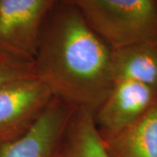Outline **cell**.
Returning <instances> with one entry per match:
<instances>
[{
    "label": "cell",
    "mask_w": 157,
    "mask_h": 157,
    "mask_svg": "<svg viewBox=\"0 0 157 157\" xmlns=\"http://www.w3.org/2000/svg\"><path fill=\"white\" fill-rule=\"evenodd\" d=\"M111 53L78 10L60 0L43 29L34 73L53 97L94 115L114 83Z\"/></svg>",
    "instance_id": "1"
},
{
    "label": "cell",
    "mask_w": 157,
    "mask_h": 157,
    "mask_svg": "<svg viewBox=\"0 0 157 157\" xmlns=\"http://www.w3.org/2000/svg\"><path fill=\"white\" fill-rule=\"evenodd\" d=\"M111 50L157 42V0H62Z\"/></svg>",
    "instance_id": "2"
},
{
    "label": "cell",
    "mask_w": 157,
    "mask_h": 157,
    "mask_svg": "<svg viewBox=\"0 0 157 157\" xmlns=\"http://www.w3.org/2000/svg\"><path fill=\"white\" fill-rule=\"evenodd\" d=\"M60 0H0V49L33 62L45 22Z\"/></svg>",
    "instance_id": "3"
},
{
    "label": "cell",
    "mask_w": 157,
    "mask_h": 157,
    "mask_svg": "<svg viewBox=\"0 0 157 157\" xmlns=\"http://www.w3.org/2000/svg\"><path fill=\"white\" fill-rule=\"evenodd\" d=\"M54 97L46 85L32 74L0 88V141L25 134Z\"/></svg>",
    "instance_id": "4"
},
{
    "label": "cell",
    "mask_w": 157,
    "mask_h": 157,
    "mask_svg": "<svg viewBox=\"0 0 157 157\" xmlns=\"http://www.w3.org/2000/svg\"><path fill=\"white\" fill-rule=\"evenodd\" d=\"M74 110L54 97L25 134L0 141V157H54Z\"/></svg>",
    "instance_id": "5"
},
{
    "label": "cell",
    "mask_w": 157,
    "mask_h": 157,
    "mask_svg": "<svg viewBox=\"0 0 157 157\" xmlns=\"http://www.w3.org/2000/svg\"><path fill=\"white\" fill-rule=\"evenodd\" d=\"M157 103V92L133 80L114 81L107 98L94 114L101 134L127 128L143 117Z\"/></svg>",
    "instance_id": "6"
},
{
    "label": "cell",
    "mask_w": 157,
    "mask_h": 157,
    "mask_svg": "<svg viewBox=\"0 0 157 157\" xmlns=\"http://www.w3.org/2000/svg\"><path fill=\"white\" fill-rule=\"evenodd\" d=\"M100 135L112 157H157V103L128 128Z\"/></svg>",
    "instance_id": "7"
},
{
    "label": "cell",
    "mask_w": 157,
    "mask_h": 157,
    "mask_svg": "<svg viewBox=\"0 0 157 157\" xmlns=\"http://www.w3.org/2000/svg\"><path fill=\"white\" fill-rule=\"evenodd\" d=\"M113 81L128 79L157 92V42H146L112 50Z\"/></svg>",
    "instance_id": "8"
},
{
    "label": "cell",
    "mask_w": 157,
    "mask_h": 157,
    "mask_svg": "<svg viewBox=\"0 0 157 157\" xmlns=\"http://www.w3.org/2000/svg\"><path fill=\"white\" fill-rule=\"evenodd\" d=\"M57 157H112L107 150L94 115L75 109L56 153Z\"/></svg>",
    "instance_id": "9"
},
{
    "label": "cell",
    "mask_w": 157,
    "mask_h": 157,
    "mask_svg": "<svg viewBox=\"0 0 157 157\" xmlns=\"http://www.w3.org/2000/svg\"><path fill=\"white\" fill-rule=\"evenodd\" d=\"M32 74H35L33 62L18 59L0 49V88Z\"/></svg>",
    "instance_id": "10"
},
{
    "label": "cell",
    "mask_w": 157,
    "mask_h": 157,
    "mask_svg": "<svg viewBox=\"0 0 157 157\" xmlns=\"http://www.w3.org/2000/svg\"><path fill=\"white\" fill-rule=\"evenodd\" d=\"M54 157H57V156H56V155H55V156H54Z\"/></svg>",
    "instance_id": "11"
}]
</instances>
